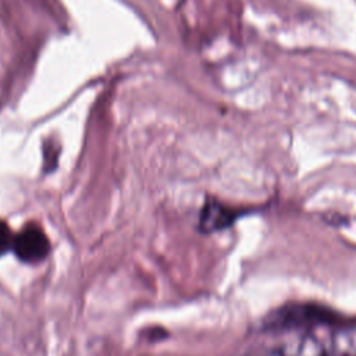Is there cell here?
<instances>
[{
	"instance_id": "6da1fadb",
	"label": "cell",
	"mask_w": 356,
	"mask_h": 356,
	"mask_svg": "<svg viewBox=\"0 0 356 356\" xmlns=\"http://www.w3.org/2000/svg\"><path fill=\"white\" fill-rule=\"evenodd\" d=\"M338 321L335 310L314 303H288L273 312L264 318V330H300L316 325H327Z\"/></svg>"
},
{
	"instance_id": "7a4b0ae2",
	"label": "cell",
	"mask_w": 356,
	"mask_h": 356,
	"mask_svg": "<svg viewBox=\"0 0 356 356\" xmlns=\"http://www.w3.org/2000/svg\"><path fill=\"white\" fill-rule=\"evenodd\" d=\"M13 250L21 261L36 264L49 256L50 242L39 225L29 222L15 234Z\"/></svg>"
},
{
	"instance_id": "3957f363",
	"label": "cell",
	"mask_w": 356,
	"mask_h": 356,
	"mask_svg": "<svg viewBox=\"0 0 356 356\" xmlns=\"http://www.w3.org/2000/svg\"><path fill=\"white\" fill-rule=\"evenodd\" d=\"M242 214L243 210L229 207L216 197H207L199 214V229L206 234L227 229Z\"/></svg>"
},
{
	"instance_id": "277c9868",
	"label": "cell",
	"mask_w": 356,
	"mask_h": 356,
	"mask_svg": "<svg viewBox=\"0 0 356 356\" xmlns=\"http://www.w3.org/2000/svg\"><path fill=\"white\" fill-rule=\"evenodd\" d=\"M332 350L338 356H356V324L335 330L332 335Z\"/></svg>"
},
{
	"instance_id": "5b68a950",
	"label": "cell",
	"mask_w": 356,
	"mask_h": 356,
	"mask_svg": "<svg viewBox=\"0 0 356 356\" xmlns=\"http://www.w3.org/2000/svg\"><path fill=\"white\" fill-rule=\"evenodd\" d=\"M15 235L11 232L7 222L0 220V256L6 254L8 250H13Z\"/></svg>"
}]
</instances>
